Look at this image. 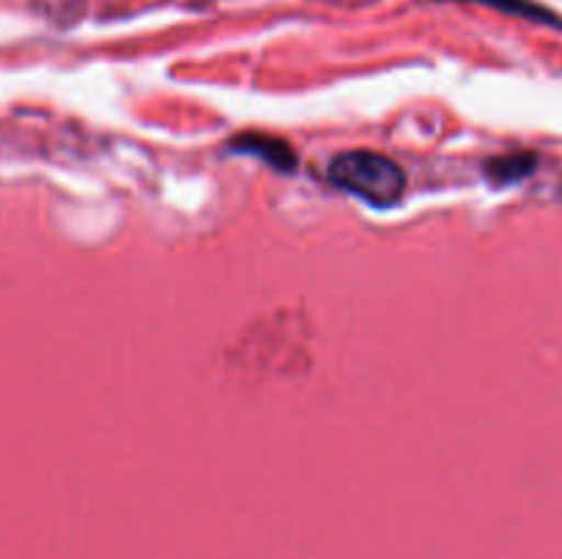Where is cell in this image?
Masks as SVG:
<instances>
[{
	"mask_svg": "<svg viewBox=\"0 0 562 559\" xmlns=\"http://www.w3.org/2000/svg\"><path fill=\"white\" fill-rule=\"evenodd\" d=\"M329 181L376 208H390L404 197L406 173L398 162L376 151H346L329 164Z\"/></svg>",
	"mask_w": 562,
	"mask_h": 559,
	"instance_id": "6da1fadb",
	"label": "cell"
},
{
	"mask_svg": "<svg viewBox=\"0 0 562 559\" xmlns=\"http://www.w3.org/2000/svg\"><path fill=\"white\" fill-rule=\"evenodd\" d=\"M231 151L250 153V157L261 159L269 168L283 170V173H294L296 168L294 148L285 140H280V137L261 135V132H245V135L234 137V140H231Z\"/></svg>",
	"mask_w": 562,
	"mask_h": 559,
	"instance_id": "7a4b0ae2",
	"label": "cell"
},
{
	"mask_svg": "<svg viewBox=\"0 0 562 559\" xmlns=\"http://www.w3.org/2000/svg\"><path fill=\"white\" fill-rule=\"evenodd\" d=\"M536 168V157L532 153H510V157L488 159L486 173L494 184H514V181L525 179Z\"/></svg>",
	"mask_w": 562,
	"mask_h": 559,
	"instance_id": "3957f363",
	"label": "cell"
},
{
	"mask_svg": "<svg viewBox=\"0 0 562 559\" xmlns=\"http://www.w3.org/2000/svg\"><path fill=\"white\" fill-rule=\"evenodd\" d=\"M472 3L492 5V9L505 11V14L525 16V20H536V22H549V25H560L558 16H554L549 9H543V5H538L536 0H472Z\"/></svg>",
	"mask_w": 562,
	"mask_h": 559,
	"instance_id": "277c9868",
	"label": "cell"
}]
</instances>
